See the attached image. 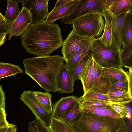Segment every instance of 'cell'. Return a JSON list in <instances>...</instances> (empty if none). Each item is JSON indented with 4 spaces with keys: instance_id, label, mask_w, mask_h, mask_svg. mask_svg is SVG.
Wrapping results in <instances>:
<instances>
[{
    "instance_id": "ab89813d",
    "label": "cell",
    "mask_w": 132,
    "mask_h": 132,
    "mask_svg": "<svg viewBox=\"0 0 132 132\" xmlns=\"http://www.w3.org/2000/svg\"><path fill=\"white\" fill-rule=\"evenodd\" d=\"M5 94L2 86L0 85V108H5Z\"/></svg>"
},
{
    "instance_id": "9a60e30c",
    "label": "cell",
    "mask_w": 132,
    "mask_h": 132,
    "mask_svg": "<svg viewBox=\"0 0 132 132\" xmlns=\"http://www.w3.org/2000/svg\"><path fill=\"white\" fill-rule=\"evenodd\" d=\"M94 61L92 54L79 75L78 79L82 83L84 93L90 90L92 87Z\"/></svg>"
},
{
    "instance_id": "f35d334b",
    "label": "cell",
    "mask_w": 132,
    "mask_h": 132,
    "mask_svg": "<svg viewBox=\"0 0 132 132\" xmlns=\"http://www.w3.org/2000/svg\"><path fill=\"white\" fill-rule=\"evenodd\" d=\"M128 83V93L130 97L132 98V69H129L126 72Z\"/></svg>"
},
{
    "instance_id": "44dd1931",
    "label": "cell",
    "mask_w": 132,
    "mask_h": 132,
    "mask_svg": "<svg viewBox=\"0 0 132 132\" xmlns=\"http://www.w3.org/2000/svg\"><path fill=\"white\" fill-rule=\"evenodd\" d=\"M7 2V8L4 16L5 20L11 26L19 15L20 11L19 10L17 1L8 0Z\"/></svg>"
},
{
    "instance_id": "d6a6232c",
    "label": "cell",
    "mask_w": 132,
    "mask_h": 132,
    "mask_svg": "<svg viewBox=\"0 0 132 132\" xmlns=\"http://www.w3.org/2000/svg\"><path fill=\"white\" fill-rule=\"evenodd\" d=\"M84 97L109 102L110 99L106 94H104L90 90L84 93L82 96Z\"/></svg>"
},
{
    "instance_id": "83f0119b",
    "label": "cell",
    "mask_w": 132,
    "mask_h": 132,
    "mask_svg": "<svg viewBox=\"0 0 132 132\" xmlns=\"http://www.w3.org/2000/svg\"><path fill=\"white\" fill-rule=\"evenodd\" d=\"M120 59L122 67L132 69V49L124 44L120 53Z\"/></svg>"
},
{
    "instance_id": "74e56055",
    "label": "cell",
    "mask_w": 132,
    "mask_h": 132,
    "mask_svg": "<svg viewBox=\"0 0 132 132\" xmlns=\"http://www.w3.org/2000/svg\"><path fill=\"white\" fill-rule=\"evenodd\" d=\"M10 25L5 20L0 22V34H6L7 35L9 32Z\"/></svg>"
},
{
    "instance_id": "8fae6325",
    "label": "cell",
    "mask_w": 132,
    "mask_h": 132,
    "mask_svg": "<svg viewBox=\"0 0 132 132\" xmlns=\"http://www.w3.org/2000/svg\"><path fill=\"white\" fill-rule=\"evenodd\" d=\"M104 12L108 19L110 27L112 36L111 44L120 53L123 45L121 36V27L127 13L121 14L114 18L110 16L107 12Z\"/></svg>"
},
{
    "instance_id": "f6af8a7d",
    "label": "cell",
    "mask_w": 132,
    "mask_h": 132,
    "mask_svg": "<svg viewBox=\"0 0 132 132\" xmlns=\"http://www.w3.org/2000/svg\"><path fill=\"white\" fill-rule=\"evenodd\" d=\"M5 20V19L4 16L0 12V22H2Z\"/></svg>"
},
{
    "instance_id": "4dcf8cb0",
    "label": "cell",
    "mask_w": 132,
    "mask_h": 132,
    "mask_svg": "<svg viewBox=\"0 0 132 132\" xmlns=\"http://www.w3.org/2000/svg\"><path fill=\"white\" fill-rule=\"evenodd\" d=\"M28 130L29 132H52L49 127L36 118L29 123Z\"/></svg>"
},
{
    "instance_id": "7a4b0ae2",
    "label": "cell",
    "mask_w": 132,
    "mask_h": 132,
    "mask_svg": "<svg viewBox=\"0 0 132 132\" xmlns=\"http://www.w3.org/2000/svg\"><path fill=\"white\" fill-rule=\"evenodd\" d=\"M64 60L63 56L57 55L24 59L25 73L46 92H58V78Z\"/></svg>"
},
{
    "instance_id": "e575fe53",
    "label": "cell",
    "mask_w": 132,
    "mask_h": 132,
    "mask_svg": "<svg viewBox=\"0 0 132 132\" xmlns=\"http://www.w3.org/2000/svg\"><path fill=\"white\" fill-rule=\"evenodd\" d=\"M110 105L113 109L123 118H127L128 113L125 104H110Z\"/></svg>"
},
{
    "instance_id": "3957f363",
    "label": "cell",
    "mask_w": 132,
    "mask_h": 132,
    "mask_svg": "<svg viewBox=\"0 0 132 132\" xmlns=\"http://www.w3.org/2000/svg\"><path fill=\"white\" fill-rule=\"evenodd\" d=\"M69 124L79 132H125L126 130L123 118L100 117L80 111L77 119Z\"/></svg>"
},
{
    "instance_id": "e0dca14e",
    "label": "cell",
    "mask_w": 132,
    "mask_h": 132,
    "mask_svg": "<svg viewBox=\"0 0 132 132\" xmlns=\"http://www.w3.org/2000/svg\"><path fill=\"white\" fill-rule=\"evenodd\" d=\"M74 82L64 63L60 70L58 81V91L70 94L74 91Z\"/></svg>"
},
{
    "instance_id": "52a82bcc",
    "label": "cell",
    "mask_w": 132,
    "mask_h": 132,
    "mask_svg": "<svg viewBox=\"0 0 132 132\" xmlns=\"http://www.w3.org/2000/svg\"><path fill=\"white\" fill-rule=\"evenodd\" d=\"M103 12L101 0H80L72 13L62 19L61 22L72 24L76 20L84 15Z\"/></svg>"
},
{
    "instance_id": "5bb4252c",
    "label": "cell",
    "mask_w": 132,
    "mask_h": 132,
    "mask_svg": "<svg viewBox=\"0 0 132 132\" xmlns=\"http://www.w3.org/2000/svg\"><path fill=\"white\" fill-rule=\"evenodd\" d=\"M102 68L94 60L93 85L90 90L106 94L109 92L111 85L107 79L101 75Z\"/></svg>"
},
{
    "instance_id": "7bdbcfd3",
    "label": "cell",
    "mask_w": 132,
    "mask_h": 132,
    "mask_svg": "<svg viewBox=\"0 0 132 132\" xmlns=\"http://www.w3.org/2000/svg\"><path fill=\"white\" fill-rule=\"evenodd\" d=\"M7 35L6 34H0V46L4 43Z\"/></svg>"
},
{
    "instance_id": "ee69618b",
    "label": "cell",
    "mask_w": 132,
    "mask_h": 132,
    "mask_svg": "<svg viewBox=\"0 0 132 132\" xmlns=\"http://www.w3.org/2000/svg\"><path fill=\"white\" fill-rule=\"evenodd\" d=\"M9 126L8 127H3L0 128V132H5V131L7 130Z\"/></svg>"
},
{
    "instance_id": "cb8c5ba5",
    "label": "cell",
    "mask_w": 132,
    "mask_h": 132,
    "mask_svg": "<svg viewBox=\"0 0 132 132\" xmlns=\"http://www.w3.org/2000/svg\"><path fill=\"white\" fill-rule=\"evenodd\" d=\"M92 42L85 45L70 60L66 62L65 65L68 70H73L78 63L88 53L91 48Z\"/></svg>"
},
{
    "instance_id": "30bf717a",
    "label": "cell",
    "mask_w": 132,
    "mask_h": 132,
    "mask_svg": "<svg viewBox=\"0 0 132 132\" xmlns=\"http://www.w3.org/2000/svg\"><path fill=\"white\" fill-rule=\"evenodd\" d=\"M32 19L29 11L22 6L19 15L11 25L7 39L21 36L32 24Z\"/></svg>"
},
{
    "instance_id": "ba28073f",
    "label": "cell",
    "mask_w": 132,
    "mask_h": 132,
    "mask_svg": "<svg viewBox=\"0 0 132 132\" xmlns=\"http://www.w3.org/2000/svg\"><path fill=\"white\" fill-rule=\"evenodd\" d=\"M20 99L35 115L36 118L49 127L52 118V114L47 111L34 94L33 91H23Z\"/></svg>"
},
{
    "instance_id": "4316f807",
    "label": "cell",
    "mask_w": 132,
    "mask_h": 132,
    "mask_svg": "<svg viewBox=\"0 0 132 132\" xmlns=\"http://www.w3.org/2000/svg\"><path fill=\"white\" fill-rule=\"evenodd\" d=\"M105 20L104 31L102 36L98 38L100 42L108 47L111 45L112 36L110 27L108 19L104 12L101 13Z\"/></svg>"
},
{
    "instance_id": "d6986e66",
    "label": "cell",
    "mask_w": 132,
    "mask_h": 132,
    "mask_svg": "<svg viewBox=\"0 0 132 132\" xmlns=\"http://www.w3.org/2000/svg\"><path fill=\"white\" fill-rule=\"evenodd\" d=\"M101 75L107 79L111 85L117 82L128 80L126 72L123 69L102 68Z\"/></svg>"
},
{
    "instance_id": "d4e9b609",
    "label": "cell",
    "mask_w": 132,
    "mask_h": 132,
    "mask_svg": "<svg viewBox=\"0 0 132 132\" xmlns=\"http://www.w3.org/2000/svg\"><path fill=\"white\" fill-rule=\"evenodd\" d=\"M34 94L47 112L52 114L53 105L51 101V94L48 92L33 91Z\"/></svg>"
},
{
    "instance_id": "5b68a950",
    "label": "cell",
    "mask_w": 132,
    "mask_h": 132,
    "mask_svg": "<svg viewBox=\"0 0 132 132\" xmlns=\"http://www.w3.org/2000/svg\"><path fill=\"white\" fill-rule=\"evenodd\" d=\"M72 29L81 36L95 38L102 35L105 27V22L100 13H92L77 19L72 24Z\"/></svg>"
},
{
    "instance_id": "277c9868",
    "label": "cell",
    "mask_w": 132,
    "mask_h": 132,
    "mask_svg": "<svg viewBox=\"0 0 132 132\" xmlns=\"http://www.w3.org/2000/svg\"><path fill=\"white\" fill-rule=\"evenodd\" d=\"M91 49L94 60L100 67L123 69L120 53L112 45L107 47L95 38L92 42Z\"/></svg>"
},
{
    "instance_id": "7402d4cb",
    "label": "cell",
    "mask_w": 132,
    "mask_h": 132,
    "mask_svg": "<svg viewBox=\"0 0 132 132\" xmlns=\"http://www.w3.org/2000/svg\"><path fill=\"white\" fill-rule=\"evenodd\" d=\"M23 73V70L18 65L0 62V79Z\"/></svg>"
},
{
    "instance_id": "f1b7e54d",
    "label": "cell",
    "mask_w": 132,
    "mask_h": 132,
    "mask_svg": "<svg viewBox=\"0 0 132 132\" xmlns=\"http://www.w3.org/2000/svg\"><path fill=\"white\" fill-rule=\"evenodd\" d=\"M92 54V52L91 47L88 53L78 63L74 69L71 71L68 70L74 82L78 79L79 73Z\"/></svg>"
},
{
    "instance_id": "2e32d148",
    "label": "cell",
    "mask_w": 132,
    "mask_h": 132,
    "mask_svg": "<svg viewBox=\"0 0 132 132\" xmlns=\"http://www.w3.org/2000/svg\"><path fill=\"white\" fill-rule=\"evenodd\" d=\"M80 111L90 113L98 116L118 119L123 118L109 105L98 106L79 105Z\"/></svg>"
},
{
    "instance_id": "6da1fadb",
    "label": "cell",
    "mask_w": 132,
    "mask_h": 132,
    "mask_svg": "<svg viewBox=\"0 0 132 132\" xmlns=\"http://www.w3.org/2000/svg\"><path fill=\"white\" fill-rule=\"evenodd\" d=\"M20 39L27 53L37 56L50 55L63 42L58 25L44 21L31 24Z\"/></svg>"
},
{
    "instance_id": "484cf974",
    "label": "cell",
    "mask_w": 132,
    "mask_h": 132,
    "mask_svg": "<svg viewBox=\"0 0 132 132\" xmlns=\"http://www.w3.org/2000/svg\"><path fill=\"white\" fill-rule=\"evenodd\" d=\"M49 127L52 132H79L69 124L53 118Z\"/></svg>"
},
{
    "instance_id": "836d02e7",
    "label": "cell",
    "mask_w": 132,
    "mask_h": 132,
    "mask_svg": "<svg viewBox=\"0 0 132 132\" xmlns=\"http://www.w3.org/2000/svg\"><path fill=\"white\" fill-rule=\"evenodd\" d=\"M128 83L127 80L116 82L111 85L109 92L125 91L128 92Z\"/></svg>"
},
{
    "instance_id": "d590c367",
    "label": "cell",
    "mask_w": 132,
    "mask_h": 132,
    "mask_svg": "<svg viewBox=\"0 0 132 132\" xmlns=\"http://www.w3.org/2000/svg\"><path fill=\"white\" fill-rule=\"evenodd\" d=\"M6 116L5 108H0V128L8 127L10 125L7 121Z\"/></svg>"
},
{
    "instance_id": "f546056e",
    "label": "cell",
    "mask_w": 132,
    "mask_h": 132,
    "mask_svg": "<svg viewBox=\"0 0 132 132\" xmlns=\"http://www.w3.org/2000/svg\"><path fill=\"white\" fill-rule=\"evenodd\" d=\"M80 113V107L78 102L60 120L67 123L75 121Z\"/></svg>"
},
{
    "instance_id": "1f68e13d",
    "label": "cell",
    "mask_w": 132,
    "mask_h": 132,
    "mask_svg": "<svg viewBox=\"0 0 132 132\" xmlns=\"http://www.w3.org/2000/svg\"><path fill=\"white\" fill-rule=\"evenodd\" d=\"M78 102L79 105L92 106L105 105L110 104L109 102L85 97L82 96L78 98Z\"/></svg>"
},
{
    "instance_id": "4fadbf2b",
    "label": "cell",
    "mask_w": 132,
    "mask_h": 132,
    "mask_svg": "<svg viewBox=\"0 0 132 132\" xmlns=\"http://www.w3.org/2000/svg\"><path fill=\"white\" fill-rule=\"evenodd\" d=\"M80 0H69L65 4L49 13L44 22L52 23L70 14L73 11Z\"/></svg>"
},
{
    "instance_id": "b9f144b4",
    "label": "cell",
    "mask_w": 132,
    "mask_h": 132,
    "mask_svg": "<svg viewBox=\"0 0 132 132\" xmlns=\"http://www.w3.org/2000/svg\"><path fill=\"white\" fill-rule=\"evenodd\" d=\"M17 128L16 126L13 124H11L5 132H16Z\"/></svg>"
},
{
    "instance_id": "ac0fdd59",
    "label": "cell",
    "mask_w": 132,
    "mask_h": 132,
    "mask_svg": "<svg viewBox=\"0 0 132 132\" xmlns=\"http://www.w3.org/2000/svg\"><path fill=\"white\" fill-rule=\"evenodd\" d=\"M121 38L123 44L132 49V12L127 13L121 29Z\"/></svg>"
},
{
    "instance_id": "7c38bea8",
    "label": "cell",
    "mask_w": 132,
    "mask_h": 132,
    "mask_svg": "<svg viewBox=\"0 0 132 132\" xmlns=\"http://www.w3.org/2000/svg\"><path fill=\"white\" fill-rule=\"evenodd\" d=\"M78 99V98L74 95L62 97L53 105L52 118L60 120L73 107Z\"/></svg>"
},
{
    "instance_id": "60d3db41",
    "label": "cell",
    "mask_w": 132,
    "mask_h": 132,
    "mask_svg": "<svg viewBox=\"0 0 132 132\" xmlns=\"http://www.w3.org/2000/svg\"><path fill=\"white\" fill-rule=\"evenodd\" d=\"M69 0H57L55 5L52 10H54L63 5L68 2Z\"/></svg>"
},
{
    "instance_id": "ffe728a7",
    "label": "cell",
    "mask_w": 132,
    "mask_h": 132,
    "mask_svg": "<svg viewBox=\"0 0 132 132\" xmlns=\"http://www.w3.org/2000/svg\"><path fill=\"white\" fill-rule=\"evenodd\" d=\"M132 0H117L107 12L111 17L116 18L121 14L132 12Z\"/></svg>"
},
{
    "instance_id": "603a6c76",
    "label": "cell",
    "mask_w": 132,
    "mask_h": 132,
    "mask_svg": "<svg viewBox=\"0 0 132 132\" xmlns=\"http://www.w3.org/2000/svg\"><path fill=\"white\" fill-rule=\"evenodd\" d=\"M106 94L109 98L110 104H126L132 100L128 92L125 91L109 92Z\"/></svg>"
},
{
    "instance_id": "8d00e7d4",
    "label": "cell",
    "mask_w": 132,
    "mask_h": 132,
    "mask_svg": "<svg viewBox=\"0 0 132 132\" xmlns=\"http://www.w3.org/2000/svg\"><path fill=\"white\" fill-rule=\"evenodd\" d=\"M101 0L104 12L108 11L117 1V0Z\"/></svg>"
},
{
    "instance_id": "9c48e42d",
    "label": "cell",
    "mask_w": 132,
    "mask_h": 132,
    "mask_svg": "<svg viewBox=\"0 0 132 132\" xmlns=\"http://www.w3.org/2000/svg\"><path fill=\"white\" fill-rule=\"evenodd\" d=\"M49 0H24L18 1L22 6L29 12L32 19V23L44 21L49 13L48 5Z\"/></svg>"
},
{
    "instance_id": "8992f818",
    "label": "cell",
    "mask_w": 132,
    "mask_h": 132,
    "mask_svg": "<svg viewBox=\"0 0 132 132\" xmlns=\"http://www.w3.org/2000/svg\"><path fill=\"white\" fill-rule=\"evenodd\" d=\"M95 38L80 35L72 29L63 41L61 51L64 60L67 62L83 47L92 42Z\"/></svg>"
}]
</instances>
